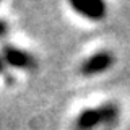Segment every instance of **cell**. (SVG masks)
Instances as JSON below:
<instances>
[{
	"label": "cell",
	"mask_w": 130,
	"mask_h": 130,
	"mask_svg": "<svg viewBox=\"0 0 130 130\" xmlns=\"http://www.w3.org/2000/svg\"><path fill=\"white\" fill-rule=\"evenodd\" d=\"M70 5L76 13H80L88 20H93V21H99L106 16V3L99 0H85V2L73 0L70 2Z\"/></svg>",
	"instance_id": "cell-4"
},
{
	"label": "cell",
	"mask_w": 130,
	"mask_h": 130,
	"mask_svg": "<svg viewBox=\"0 0 130 130\" xmlns=\"http://www.w3.org/2000/svg\"><path fill=\"white\" fill-rule=\"evenodd\" d=\"M117 120H119V106L116 103H106L99 107L85 109L83 112H80L75 120V127L76 130H93L101 125L112 128Z\"/></svg>",
	"instance_id": "cell-1"
},
{
	"label": "cell",
	"mask_w": 130,
	"mask_h": 130,
	"mask_svg": "<svg viewBox=\"0 0 130 130\" xmlns=\"http://www.w3.org/2000/svg\"><path fill=\"white\" fill-rule=\"evenodd\" d=\"M112 63H114V55L109 51H101V52H96L94 55L88 57L80 65V73L85 76L98 75V73L109 70L112 67Z\"/></svg>",
	"instance_id": "cell-3"
},
{
	"label": "cell",
	"mask_w": 130,
	"mask_h": 130,
	"mask_svg": "<svg viewBox=\"0 0 130 130\" xmlns=\"http://www.w3.org/2000/svg\"><path fill=\"white\" fill-rule=\"evenodd\" d=\"M0 57H2L3 63L10 65L13 68H21V70H34L36 68V60L31 54H28L18 47L8 46V44L2 47Z\"/></svg>",
	"instance_id": "cell-2"
},
{
	"label": "cell",
	"mask_w": 130,
	"mask_h": 130,
	"mask_svg": "<svg viewBox=\"0 0 130 130\" xmlns=\"http://www.w3.org/2000/svg\"><path fill=\"white\" fill-rule=\"evenodd\" d=\"M7 32H8V24L3 20H0V38H5Z\"/></svg>",
	"instance_id": "cell-5"
},
{
	"label": "cell",
	"mask_w": 130,
	"mask_h": 130,
	"mask_svg": "<svg viewBox=\"0 0 130 130\" xmlns=\"http://www.w3.org/2000/svg\"><path fill=\"white\" fill-rule=\"evenodd\" d=\"M3 72V60H2V57H0V73Z\"/></svg>",
	"instance_id": "cell-6"
}]
</instances>
